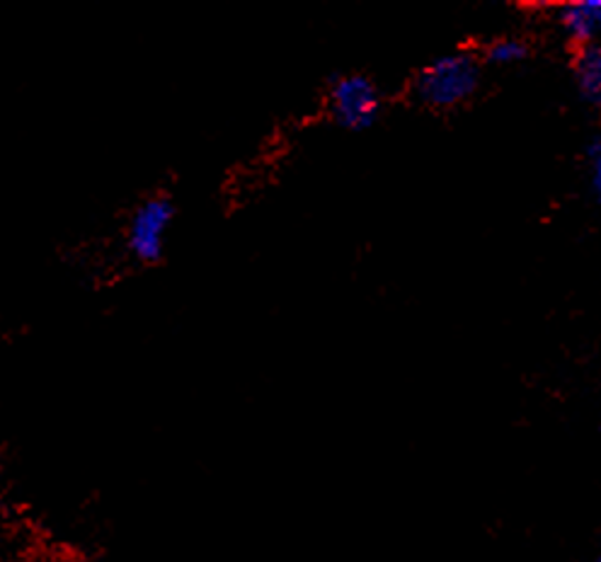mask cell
Here are the masks:
<instances>
[{"instance_id": "6da1fadb", "label": "cell", "mask_w": 601, "mask_h": 562, "mask_svg": "<svg viewBox=\"0 0 601 562\" xmlns=\"http://www.w3.org/2000/svg\"><path fill=\"white\" fill-rule=\"evenodd\" d=\"M477 85V66L471 56L449 54L420 71L415 93L429 107L449 109L471 97Z\"/></svg>"}, {"instance_id": "7a4b0ae2", "label": "cell", "mask_w": 601, "mask_h": 562, "mask_svg": "<svg viewBox=\"0 0 601 562\" xmlns=\"http://www.w3.org/2000/svg\"><path fill=\"white\" fill-rule=\"evenodd\" d=\"M175 206L168 197L146 199L137 212H133L127 228V246L129 252L139 262L153 264L163 258L168 230L173 226Z\"/></svg>"}, {"instance_id": "3957f363", "label": "cell", "mask_w": 601, "mask_h": 562, "mask_svg": "<svg viewBox=\"0 0 601 562\" xmlns=\"http://www.w3.org/2000/svg\"><path fill=\"white\" fill-rule=\"evenodd\" d=\"M328 105L337 125L352 131L369 129L378 117V109H382L376 85L366 76H357V73L354 76H342L333 83Z\"/></svg>"}, {"instance_id": "277c9868", "label": "cell", "mask_w": 601, "mask_h": 562, "mask_svg": "<svg viewBox=\"0 0 601 562\" xmlns=\"http://www.w3.org/2000/svg\"><path fill=\"white\" fill-rule=\"evenodd\" d=\"M560 20L568 34L578 42H592L601 30V0H575L560 10Z\"/></svg>"}, {"instance_id": "5b68a950", "label": "cell", "mask_w": 601, "mask_h": 562, "mask_svg": "<svg viewBox=\"0 0 601 562\" xmlns=\"http://www.w3.org/2000/svg\"><path fill=\"white\" fill-rule=\"evenodd\" d=\"M578 83L590 102L601 105V48H582L578 58Z\"/></svg>"}, {"instance_id": "8992f818", "label": "cell", "mask_w": 601, "mask_h": 562, "mask_svg": "<svg viewBox=\"0 0 601 562\" xmlns=\"http://www.w3.org/2000/svg\"><path fill=\"white\" fill-rule=\"evenodd\" d=\"M487 56H490V61H495V64H500V66L517 64V61H522L526 56V46L517 40H500L490 46Z\"/></svg>"}, {"instance_id": "52a82bcc", "label": "cell", "mask_w": 601, "mask_h": 562, "mask_svg": "<svg viewBox=\"0 0 601 562\" xmlns=\"http://www.w3.org/2000/svg\"><path fill=\"white\" fill-rule=\"evenodd\" d=\"M590 161H592V187L597 194V202L601 204V139L592 141Z\"/></svg>"}, {"instance_id": "ba28073f", "label": "cell", "mask_w": 601, "mask_h": 562, "mask_svg": "<svg viewBox=\"0 0 601 562\" xmlns=\"http://www.w3.org/2000/svg\"><path fill=\"white\" fill-rule=\"evenodd\" d=\"M597 562H601V558H599V560H597Z\"/></svg>"}]
</instances>
